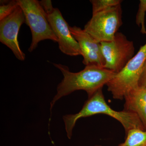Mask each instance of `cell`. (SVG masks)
<instances>
[{"instance_id":"30bf717a","label":"cell","mask_w":146,"mask_h":146,"mask_svg":"<svg viewBox=\"0 0 146 146\" xmlns=\"http://www.w3.org/2000/svg\"><path fill=\"white\" fill-rule=\"evenodd\" d=\"M123 110L138 115L146 130V87L138 86L125 96Z\"/></svg>"},{"instance_id":"9a60e30c","label":"cell","mask_w":146,"mask_h":146,"mask_svg":"<svg viewBox=\"0 0 146 146\" xmlns=\"http://www.w3.org/2000/svg\"><path fill=\"white\" fill-rule=\"evenodd\" d=\"M40 5L47 15L53 13L54 8L53 7L52 1L50 0H42L39 1Z\"/></svg>"},{"instance_id":"52a82bcc","label":"cell","mask_w":146,"mask_h":146,"mask_svg":"<svg viewBox=\"0 0 146 146\" xmlns=\"http://www.w3.org/2000/svg\"><path fill=\"white\" fill-rule=\"evenodd\" d=\"M25 23V15L19 5L9 16L0 21V42L21 61L25 60L26 56L20 48L18 36L21 26Z\"/></svg>"},{"instance_id":"8992f818","label":"cell","mask_w":146,"mask_h":146,"mask_svg":"<svg viewBox=\"0 0 146 146\" xmlns=\"http://www.w3.org/2000/svg\"><path fill=\"white\" fill-rule=\"evenodd\" d=\"M100 44L105 60L104 68L116 74L121 70L134 56L133 42L122 33L118 32L112 41Z\"/></svg>"},{"instance_id":"e0dca14e","label":"cell","mask_w":146,"mask_h":146,"mask_svg":"<svg viewBox=\"0 0 146 146\" xmlns=\"http://www.w3.org/2000/svg\"><path fill=\"white\" fill-rule=\"evenodd\" d=\"M94 146H102L100 145H95Z\"/></svg>"},{"instance_id":"9c48e42d","label":"cell","mask_w":146,"mask_h":146,"mask_svg":"<svg viewBox=\"0 0 146 146\" xmlns=\"http://www.w3.org/2000/svg\"><path fill=\"white\" fill-rule=\"evenodd\" d=\"M71 33L78 43L84 65H95L104 68L105 60L100 43L96 41L86 32L76 26L70 27Z\"/></svg>"},{"instance_id":"7a4b0ae2","label":"cell","mask_w":146,"mask_h":146,"mask_svg":"<svg viewBox=\"0 0 146 146\" xmlns=\"http://www.w3.org/2000/svg\"><path fill=\"white\" fill-rule=\"evenodd\" d=\"M102 89L98 90L92 96L88 98L78 113L63 116L65 131L69 139L72 138L73 129L79 119L97 114H105L117 120L123 127L125 134L133 129L146 130L136 114L123 110L117 111L112 109L106 102Z\"/></svg>"},{"instance_id":"7c38bea8","label":"cell","mask_w":146,"mask_h":146,"mask_svg":"<svg viewBox=\"0 0 146 146\" xmlns=\"http://www.w3.org/2000/svg\"><path fill=\"white\" fill-rule=\"evenodd\" d=\"M92 5V14L108 9L121 5V0H91Z\"/></svg>"},{"instance_id":"2e32d148","label":"cell","mask_w":146,"mask_h":146,"mask_svg":"<svg viewBox=\"0 0 146 146\" xmlns=\"http://www.w3.org/2000/svg\"><path fill=\"white\" fill-rule=\"evenodd\" d=\"M139 86L146 87V60L143 68V71L138 82Z\"/></svg>"},{"instance_id":"277c9868","label":"cell","mask_w":146,"mask_h":146,"mask_svg":"<svg viewBox=\"0 0 146 146\" xmlns=\"http://www.w3.org/2000/svg\"><path fill=\"white\" fill-rule=\"evenodd\" d=\"M23 12L25 23L30 29L32 42L28 50L32 52L37 47L39 42L49 39L57 42L47 19V15L37 0H18Z\"/></svg>"},{"instance_id":"5bb4252c","label":"cell","mask_w":146,"mask_h":146,"mask_svg":"<svg viewBox=\"0 0 146 146\" xmlns=\"http://www.w3.org/2000/svg\"><path fill=\"white\" fill-rule=\"evenodd\" d=\"M4 1L0 6V21L9 16L19 6L18 0Z\"/></svg>"},{"instance_id":"8fae6325","label":"cell","mask_w":146,"mask_h":146,"mask_svg":"<svg viewBox=\"0 0 146 146\" xmlns=\"http://www.w3.org/2000/svg\"><path fill=\"white\" fill-rule=\"evenodd\" d=\"M125 135V141L117 146H146V130L133 129Z\"/></svg>"},{"instance_id":"6da1fadb","label":"cell","mask_w":146,"mask_h":146,"mask_svg":"<svg viewBox=\"0 0 146 146\" xmlns=\"http://www.w3.org/2000/svg\"><path fill=\"white\" fill-rule=\"evenodd\" d=\"M53 65L61 71L63 78L58 85L56 94L50 104L51 112L56 102L74 91L83 90L87 93L88 98L92 96L106 85L116 74L95 65H86L83 70L78 72H71L67 66L62 64L54 63Z\"/></svg>"},{"instance_id":"3957f363","label":"cell","mask_w":146,"mask_h":146,"mask_svg":"<svg viewBox=\"0 0 146 146\" xmlns=\"http://www.w3.org/2000/svg\"><path fill=\"white\" fill-rule=\"evenodd\" d=\"M146 60V43L138 52L106 84L113 98L122 100L131 90L139 86L138 82Z\"/></svg>"},{"instance_id":"4fadbf2b","label":"cell","mask_w":146,"mask_h":146,"mask_svg":"<svg viewBox=\"0 0 146 146\" xmlns=\"http://www.w3.org/2000/svg\"><path fill=\"white\" fill-rule=\"evenodd\" d=\"M146 13V0H141L136 14V23L138 27H141V32L143 34H146L145 25V15Z\"/></svg>"},{"instance_id":"5b68a950","label":"cell","mask_w":146,"mask_h":146,"mask_svg":"<svg viewBox=\"0 0 146 146\" xmlns=\"http://www.w3.org/2000/svg\"><path fill=\"white\" fill-rule=\"evenodd\" d=\"M121 4L92 14L84 30L96 42H110L123 24Z\"/></svg>"},{"instance_id":"ba28073f","label":"cell","mask_w":146,"mask_h":146,"mask_svg":"<svg viewBox=\"0 0 146 146\" xmlns=\"http://www.w3.org/2000/svg\"><path fill=\"white\" fill-rule=\"evenodd\" d=\"M47 19L55 35L57 37L59 49L64 54L70 56L82 55L78 43L73 36L70 26L58 8H54Z\"/></svg>"}]
</instances>
